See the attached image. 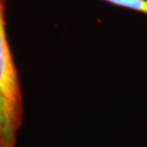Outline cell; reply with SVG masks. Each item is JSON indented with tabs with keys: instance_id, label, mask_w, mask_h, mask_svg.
Segmentation results:
<instances>
[{
	"instance_id": "cell-3",
	"label": "cell",
	"mask_w": 147,
	"mask_h": 147,
	"mask_svg": "<svg viewBox=\"0 0 147 147\" xmlns=\"http://www.w3.org/2000/svg\"><path fill=\"white\" fill-rule=\"evenodd\" d=\"M104 1L121 8H125L147 14V0H104Z\"/></svg>"
},
{
	"instance_id": "cell-2",
	"label": "cell",
	"mask_w": 147,
	"mask_h": 147,
	"mask_svg": "<svg viewBox=\"0 0 147 147\" xmlns=\"http://www.w3.org/2000/svg\"><path fill=\"white\" fill-rule=\"evenodd\" d=\"M18 130L13 126L3 102L0 99V147H16Z\"/></svg>"
},
{
	"instance_id": "cell-1",
	"label": "cell",
	"mask_w": 147,
	"mask_h": 147,
	"mask_svg": "<svg viewBox=\"0 0 147 147\" xmlns=\"http://www.w3.org/2000/svg\"><path fill=\"white\" fill-rule=\"evenodd\" d=\"M5 2L0 0V99L16 130L22 123L23 101L16 63L5 31Z\"/></svg>"
}]
</instances>
